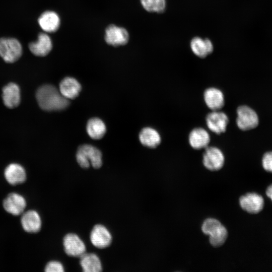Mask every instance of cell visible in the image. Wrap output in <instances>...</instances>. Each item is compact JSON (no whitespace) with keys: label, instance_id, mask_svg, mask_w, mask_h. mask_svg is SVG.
Wrapping results in <instances>:
<instances>
[{"label":"cell","instance_id":"1","mask_svg":"<svg viewBox=\"0 0 272 272\" xmlns=\"http://www.w3.org/2000/svg\"><path fill=\"white\" fill-rule=\"evenodd\" d=\"M36 97L40 107L45 111L61 110L69 105L68 99L51 85H44L39 87Z\"/></svg>","mask_w":272,"mask_h":272},{"label":"cell","instance_id":"2","mask_svg":"<svg viewBox=\"0 0 272 272\" xmlns=\"http://www.w3.org/2000/svg\"><path fill=\"white\" fill-rule=\"evenodd\" d=\"M76 159L79 165L83 168H88L92 165L98 169L102 164L101 151L90 145H83L78 148Z\"/></svg>","mask_w":272,"mask_h":272},{"label":"cell","instance_id":"3","mask_svg":"<svg viewBox=\"0 0 272 272\" xmlns=\"http://www.w3.org/2000/svg\"><path fill=\"white\" fill-rule=\"evenodd\" d=\"M201 229L205 234L209 235L210 243L215 247L221 246L227 239L226 228L217 219H206L202 225Z\"/></svg>","mask_w":272,"mask_h":272},{"label":"cell","instance_id":"4","mask_svg":"<svg viewBox=\"0 0 272 272\" xmlns=\"http://www.w3.org/2000/svg\"><path fill=\"white\" fill-rule=\"evenodd\" d=\"M22 54V47L18 40L14 38L0 39V56L5 61H16Z\"/></svg>","mask_w":272,"mask_h":272},{"label":"cell","instance_id":"5","mask_svg":"<svg viewBox=\"0 0 272 272\" xmlns=\"http://www.w3.org/2000/svg\"><path fill=\"white\" fill-rule=\"evenodd\" d=\"M236 123L241 130H248L255 128L259 123L256 112L250 107L242 105L237 109Z\"/></svg>","mask_w":272,"mask_h":272},{"label":"cell","instance_id":"6","mask_svg":"<svg viewBox=\"0 0 272 272\" xmlns=\"http://www.w3.org/2000/svg\"><path fill=\"white\" fill-rule=\"evenodd\" d=\"M224 156L222 152L214 147H207L203 155V164L211 171L221 169L224 164Z\"/></svg>","mask_w":272,"mask_h":272},{"label":"cell","instance_id":"7","mask_svg":"<svg viewBox=\"0 0 272 272\" xmlns=\"http://www.w3.org/2000/svg\"><path fill=\"white\" fill-rule=\"evenodd\" d=\"M63 244L65 252L69 256L81 257L86 252L84 243L75 234H66L63 238Z\"/></svg>","mask_w":272,"mask_h":272},{"label":"cell","instance_id":"8","mask_svg":"<svg viewBox=\"0 0 272 272\" xmlns=\"http://www.w3.org/2000/svg\"><path fill=\"white\" fill-rule=\"evenodd\" d=\"M129 34L126 29L114 25H110L105 30V40L107 44L114 46L126 44Z\"/></svg>","mask_w":272,"mask_h":272},{"label":"cell","instance_id":"9","mask_svg":"<svg viewBox=\"0 0 272 272\" xmlns=\"http://www.w3.org/2000/svg\"><path fill=\"white\" fill-rule=\"evenodd\" d=\"M3 205L8 213L18 216L22 214L26 207L25 198L17 193H11L4 199Z\"/></svg>","mask_w":272,"mask_h":272},{"label":"cell","instance_id":"10","mask_svg":"<svg viewBox=\"0 0 272 272\" xmlns=\"http://www.w3.org/2000/svg\"><path fill=\"white\" fill-rule=\"evenodd\" d=\"M90 240L92 244L98 248L109 246L112 241V236L108 230L103 225H96L90 233Z\"/></svg>","mask_w":272,"mask_h":272},{"label":"cell","instance_id":"11","mask_svg":"<svg viewBox=\"0 0 272 272\" xmlns=\"http://www.w3.org/2000/svg\"><path fill=\"white\" fill-rule=\"evenodd\" d=\"M206 122L209 129L217 134H220L226 131L229 119L225 113L215 110L208 114Z\"/></svg>","mask_w":272,"mask_h":272},{"label":"cell","instance_id":"12","mask_svg":"<svg viewBox=\"0 0 272 272\" xmlns=\"http://www.w3.org/2000/svg\"><path fill=\"white\" fill-rule=\"evenodd\" d=\"M240 205L242 209L251 214L260 212L263 207L262 197L256 193H248L239 199Z\"/></svg>","mask_w":272,"mask_h":272},{"label":"cell","instance_id":"13","mask_svg":"<svg viewBox=\"0 0 272 272\" xmlns=\"http://www.w3.org/2000/svg\"><path fill=\"white\" fill-rule=\"evenodd\" d=\"M31 52L38 56H44L51 50L52 43L50 37L44 33H40L37 40L32 42L29 44Z\"/></svg>","mask_w":272,"mask_h":272},{"label":"cell","instance_id":"14","mask_svg":"<svg viewBox=\"0 0 272 272\" xmlns=\"http://www.w3.org/2000/svg\"><path fill=\"white\" fill-rule=\"evenodd\" d=\"M2 98L6 106L10 108L17 107L21 100V93L19 86L10 83L5 86L2 90Z\"/></svg>","mask_w":272,"mask_h":272},{"label":"cell","instance_id":"15","mask_svg":"<svg viewBox=\"0 0 272 272\" xmlns=\"http://www.w3.org/2000/svg\"><path fill=\"white\" fill-rule=\"evenodd\" d=\"M23 229L27 232L35 233L41 228V220L39 214L35 211L29 210L23 212L21 218Z\"/></svg>","mask_w":272,"mask_h":272},{"label":"cell","instance_id":"16","mask_svg":"<svg viewBox=\"0 0 272 272\" xmlns=\"http://www.w3.org/2000/svg\"><path fill=\"white\" fill-rule=\"evenodd\" d=\"M4 175L8 182L12 185L21 184L26 179L25 169L18 163H11L5 169Z\"/></svg>","mask_w":272,"mask_h":272},{"label":"cell","instance_id":"17","mask_svg":"<svg viewBox=\"0 0 272 272\" xmlns=\"http://www.w3.org/2000/svg\"><path fill=\"white\" fill-rule=\"evenodd\" d=\"M38 22L41 29L48 33L56 31L60 24V18L57 14L51 11L43 13L39 17Z\"/></svg>","mask_w":272,"mask_h":272},{"label":"cell","instance_id":"18","mask_svg":"<svg viewBox=\"0 0 272 272\" xmlns=\"http://www.w3.org/2000/svg\"><path fill=\"white\" fill-rule=\"evenodd\" d=\"M59 89L63 97L67 99H74L81 92V85L75 78L66 77L60 82Z\"/></svg>","mask_w":272,"mask_h":272},{"label":"cell","instance_id":"19","mask_svg":"<svg viewBox=\"0 0 272 272\" xmlns=\"http://www.w3.org/2000/svg\"><path fill=\"white\" fill-rule=\"evenodd\" d=\"M204 100L207 106L213 111L219 110L224 104L223 93L215 88L207 89L204 93Z\"/></svg>","mask_w":272,"mask_h":272},{"label":"cell","instance_id":"20","mask_svg":"<svg viewBox=\"0 0 272 272\" xmlns=\"http://www.w3.org/2000/svg\"><path fill=\"white\" fill-rule=\"evenodd\" d=\"M210 141L209 133L202 128L193 129L189 135L190 146L195 149L206 148Z\"/></svg>","mask_w":272,"mask_h":272},{"label":"cell","instance_id":"21","mask_svg":"<svg viewBox=\"0 0 272 272\" xmlns=\"http://www.w3.org/2000/svg\"><path fill=\"white\" fill-rule=\"evenodd\" d=\"M139 140L143 145L151 148L157 147L161 143V137L158 132L149 127L142 129Z\"/></svg>","mask_w":272,"mask_h":272},{"label":"cell","instance_id":"22","mask_svg":"<svg viewBox=\"0 0 272 272\" xmlns=\"http://www.w3.org/2000/svg\"><path fill=\"white\" fill-rule=\"evenodd\" d=\"M190 47L193 52L201 58L205 57L213 51V45L208 39L195 37L190 42Z\"/></svg>","mask_w":272,"mask_h":272},{"label":"cell","instance_id":"23","mask_svg":"<svg viewBox=\"0 0 272 272\" xmlns=\"http://www.w3.org/2000/svg\"><path fill=\"white\" fill-rule=\"evenodd\" d=\"M80 264L85 272H100L102 267L98 256L94 253H84L80 257Z\"/></svg>","mask_w":272,"mask_h":272},{"label":"cell","instance_id":"24","mask_svg":"<svg viewBox=\"0 0 272 272\" xmlns=\"http://www.w3.org/2000/svg\"><path fill=\"white\" fill-rule=\"evenodd\" d=\"M88 135L93 139H101L105 134L106 125L104 122L98 118H92L89 119L86 126Z\"/></svg>","mask_w":272,"mask_h":272},{"label":"cell","instance_id":"25","mask_svg":"<svg viewBox=\"0 0 272 272\" xmlns=\"http://www.w3.org/2000/svg\"><path fill=\"white\" fill-rule=\"evenodd\" d=\"M144 8L150 12L162 13L165 8V0H141Z\"/></svg>","mask_w":272,"mask_h":272},{"label":"cell","instance_id":"26","mask_svg":"<svg viewBox=\"0 0 272 272\" xmlns=\"http://www.w3.org/2000/svg\"><path fill=\"white\" fill-rule=\"evenodd\" d=\"M46 272H63L64 268L62 264L57 261H49L45 266Z\"/></svg>","mask_w":272,"mask_h":272},{"label":"cell","instance_id":"27","mask_svg":"<svg viewBox=\"0 0 272 272\" xmlns=\"http://www.w3.org/2000/svg\"><path fill=\"white\" fill-rule=\"evenodd\" d=\"M262 164L265 170L272 172V151L266 152L263 155Z\"/></svg>","mask_w":272,"mask_h":272},{"label":"cell","instance_id":"28","mask_svg":"<svg viewBox=\"0 0 272 272\" xmlns=\"http://www.w3.org/2000/svg\"><path fill=\"white\" fill-rule=\"evenodd\" d=\"M266 194L272 200V184L269 185L266 189Z\"/></svg>","mask_w":272,"mask_h":272}]
</instances>
